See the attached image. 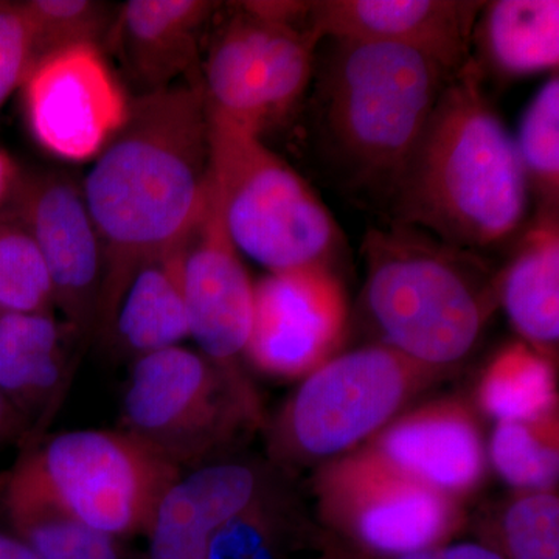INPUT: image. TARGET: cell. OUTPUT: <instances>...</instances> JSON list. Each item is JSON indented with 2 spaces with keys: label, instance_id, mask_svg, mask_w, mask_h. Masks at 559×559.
<instances>
[{
  "label": "cell",
  "instance_id": "18",
  "mask_svg": "<svg viewBox=\"0 0 559 559\" xmlns=\"http://www.w3.org/2000/svg\"><path fill=\"white\" fill-rule=\"evenodd\" d=\"M218 9L207 0H130L110 36L143 94L167 90L198 62V35Z\"/></svg>",
  "mask_w": 559,
  "mask_h": 559
},
{
  "label": "cell",
  "instance_id": "13",
  "mask_svg": "<svg viewBox=\"0 0 559 559\" xmlns=\"http://www.w3.org/2000/svg\"><path fill=\"white\" fill-rule=\"evenodd\" d=\"M253 286L224 226L210 179L209 204L187 240L183 259L190 336L201 355L237 388L259 396L242 370L252 330Z\"/></svg>",
  "mask_w": 559,
  "mask_h": 559
},
{
  "label": "cell",
  "instance_id": "5",
  "mask_svg": "<svg viewBox=\"0 0 559 559\" xmlns=\"http://www.w3.org/2000/svg\"><path fill=\"white\" fill-rule=\"evenodd\" d=\"M454 371L426 366L384 344L337 353L307 374L264 426L271 465L319 468L359 450Z\"/></svg>",
  "mask_w": 559,
  "mask_h": 559
},
{
  "label": "cell",
  "instance_id": "26",
  "mask_svg": "<svg viewBox=\"0 0 559 559\" xmlns=\"http://www.w3.org/2000/svg\"><path fill=\"white\" fill-rule=\"evenodd\" d=\"M477 540L503 559H559V495L513 491L469 516Z\"/></svg>",
  "mask_w": 559,
  "mask_h": 559
},
{
  "label": "cell",
  "instance_id": "7",
  "mask_svg": "<svg viewBox=\"0 0 559 559\" xmlns=\"http://www.w3.org/2000/svg\"><path fill=\"white\" fill-rule=\"evenodd\" d=\"M264 426L259 396L242 392L201 353L178 345L134 360L121 429L178 468L218 460L242 433Z\"/></svg>",
  "mask_w": 559,
  "mask_h": 559
},
{
  "label": "cell",
  "instance_id": "14",
  "mask_svg": "<svg viewBox=\"0 0 559 559\" xmlns=\"http://www.w3.org/2000/svg\"><path fill=\"white\" fill-rule=\"evenodd\" d=\"M14 201L46 261L55 307L79 336L97 331L105 259L83 190L68 176L40 173L22 178Z\"/></svg>",
  "mask_w": 559,
  "mask_h": 559
},
{
  "label": "cell",
  "instance_id": "3",
  "mask_svg": "<svg viewBox=\"0 0 559 559\" xmlns=\"http://www.w3.org/2000/svg\"><path fill=\"white\" fill-rule=\"evenodd\" d=\"M364 252V300L381 344L457 370L498 311V272L474 250L396 221L370 229Z\"/></svg>",
  "mask_w": 559,
  "mask_h": 559
},
{
  "label": "cell",
  "instance_id": "11",
  "mask_svg": "<svg viewBox=\"0 0 559 559\" xmlns=\"http://www.w3.org/2000/svg\"><path fill=\"white\" fill-rule=\"evenodd\" d=\"M22 94L33 138L70 162L95 159L130 114L131 102L95 44L36 62L22 81Z\"/></svg>",
  "mask_w": 559,
  "mask_h": 559
},
{
  "label": "cell",
  "instance_id": "17",
  "mask_svg": "<svg viewBox=\"0 0 559 559\" xmlns=\"http://www.w3.org/2000/svg\"><path fill=\"white\" fill-rule=\"evenodd\" d=\"M280 476L271 463L218 459L182 473L157 506L145 559H205L216 532Z\"/></svg>",
  "mask_w": 559,
  "mask_h": 559
},
{
  "label": "cell",
  "instance_id": "29",
  "mask_svg": "<svg viewBox=\"0 0 559 559\" xmlns=\"http://www.w3.org/2000/svg\"><path fill=\"white\" fill-rule=\"evenodd\" d=\"M53 288L43 253L20 221L0 218V314H50Z\"/></svg>",
  "mask_w": 559,
  "mask_h": 559
},
{
  "label": "cell",
  "instance_id": "24",
  "mask_svg": "<svg viewBox=\"0 0 559 559\" xmlns=\"http://www.w3.org/2000/svg\"><path fill=\"white\" fill-rule=\"evenodd\" d=\"M310 543H325L280 476L213 536L205 559H288Z\"/></svg>",
  "mask_w": 559,
  "mask_h": 559
},
{
  "label": "cell",
  "instance_id": "23",
  "mask_svg": "<svg viewBox=\"0 0 559 559\" xmlns=\"http://www.w3.org/2000/svg\"><path fill=\"white\" fill-rule=\"evenodd\" d=\"M474 43L492 69L507 76L557 72L559 64L558 0L485 2Z\"/></svg>",
  "mask_w": 559,
  "mask_h": 559
},
{
  "label": "cell",
  "instance_id": "22",
  "mask_svg": "<svg viewBox=\"0 0 559 559\" xmlns=\"http://www.w3.org/2000/svg\"><path fill=\"white\" fill-rule=\"evenodd\" d=\"M68 381L62 331L51 314H0V392L17 412L50 409Z\"/></svg>",
  "mask_w": 559,
  "mask_h": 559
},
{
  "label": "cell",
  "instance_id": "25",
  "mask_svg": "<svg viewBox=\"0 0 559 559\" xmlns=\"http://www.w3.org/2000/svg\"><path fill=\"white\" fill-rule=\"evenodd\" d=\"M474 406L496 423L558 411L557 362L521 340L503 345L481 370Z\"/></svg>",
  "mask_w": 559,
  "mask_h": 559
},
{
  "label": "cell",
  "instance_id": "10",
  "mask_svg": "<svg viewBox=\"0 0 559 559\" xmlns=\"http://www.w3.org/2000/svg\"><path fill=\"white\" fill-rule=\"evenodd\" d=\"M240 9L210 46L201 91L210 119L261 135L304 97L320 43L299 25Z\"/></svg>",
  "mask_w": 559,
  "mask_h": 559
},
{
  "label": "cell",
  "instance_id": "16",
  "mask_svg": "<svg viewBox=\"0 0 559 559\" xmlns=\"http://www.w3.org/2000/svg\"><path fill=\"white\" fill-rule=\"evenodd\" d=\"M484 5L469 0H318L308 2L304 27L319 43L330 38L409 47L454 76L473 58Z\"/></svg>",
  "mask_w": 559,
  "mask_h": 559
},
{
  "label": "cell",
  "instance_id": "8",
  "mask_svg": "<svg viewBox=\"0 0 559 559\" xmlns=\"http://www.w3.org/2000/svg\"><path fill=\"white\" fill-rule=\"evenodd\" d=\"M312 495L325 539L355 557H406L451 543L468 528L465 503L359 451L316 468Z\"/></svg>",
  "mask_w": 559,
  "mask_h": 559
},
{
  "label": "cell",
  "instance_id": "36",
  "mask_svg": "<svg viewBox=\"0 0 559 559\" xmlns=\"http://www.w3.org/2000/svg\"><path fill=\"white\" fill-rule=\"evenodd\" d=\"M316 559H333V558H331V555L329 554V551L322 550V555H320V557L316 558Z\"/></svg>",
  "mask_w": 559,
  "mask_h": 559
},
{
  "label": "cell",
  "instance_id": "4",
  "mask_svg": "<svg viewBox=\"0 0 559 559\" xmlns=\"http://www.w3.org/2000/svg\"><path fill=\"white\" fill-rule=\"evenodd\" d=\"M452 75L426 55L373 40H334L322 112L334 146L367 182L392 190Z\"/></svg>",
  "mask_w": 559,
  "mask_h": 559
},
{
  "label": "cell",
  "instance_id": "15",
  "mask_svg": "<svg viewBox=\"0 0 559 559\" xmlns=\"http://www.w3.org/2000/svg\"><path fill=\"white\" fill-rule=\"evenodd\" d=\"M356 451L462 503L487 477V444L477 411L460 396L409 407Z\"/></svg>",
  "mask_w": 559,
  "mask_h": 559
},
{
  "label": "cell",
  "instance_id": "35",
  "mask_svg": "<svg viewBox=\"0 0 559 559\" xmlns=\"http://www.w3.org/2000/svg\"><path fill=\"white\" fill-rule=\"evenodd\" d=\"M17 411L14 409L13 404L3 396L0 392V437L9 433L11 429L16 426Z\"/></svg>",
  "mask_w": 559,
  "mask_h": 559
},
{
  "label": "cell",
  "instance_id": "1",
  "mask_svg": "<svg viewBox=\"0 0 559 559\" xmlns=\"http://www.w3.org/2000/svg\"><path fill=\"white\" fill-rule=\"evenodd\" d=\"M105 259L97 331L105 333L143 261L182 245L210 197L209 116L201 84L142 94L83 183Z\"/></svg>",
  "mask_w": 559,
  "mask_h": 559
},
{
  "label": "cell",
  "instance_id": "33",
  "mask_svg": "<svg viewBox=\"0 0 559 559\" xmlns=\"http://www.w3.org/2000/svg\"><path fill=\"white\" fill-rule=\"evenodd\" d=\"M21 180L22 176L17 165L5 151L0 150V218H2L5 205L16 198Z\"/></svg>",
  "mask_w": 559,
  "mask_h": 559
},
{
  "label": "cell",
  "instance_id": "30",
  "mask_svg": "<svg viewBox=\"0 0 559 559\" xmlns=\"http://www.w3.org/2000/svg\"><path fill=\"white\" fill-rule=\"evenodd\" d=\"M31 38L32 68L57 51L95 44L110 31L108 9L90 0H31L20 3ZM31 68V69H32Z\"/></svg>",
  "mask_w": 559,
  "mask_h": 559
},
{
  "label": "cell",
  "instance_id": "34",
  "mask_svg": "<svg viewBox=\"0 0 559 559\" xmlns=\"http://www.w3.org/2000/svg\"><path fill=\"white\" fill-rule=\"evenodd\" d=\"M0 559H39V557L17 536L0 533Z\"/></svg>",
  "mask_w": 559,
  "mask_h": 559
},
{
  "label": "cell",
  "instance_id": "2",
  "mask_svg": "<svg viewBox=\"0 0 559 559\" xmlns=\"http://www.w3.org/2000/svg\"><path fill=\"white\" fill-rule=\"evenodd\" d=\"M390 193L396 223L474 252L524 226L527 178L476 58L448 81Z\"/></svg>",
  "mask_w": 559,
  "mask_h": 559
},
{
  "label": "cell",
  "instance_id": "20",
  "mask_svg": "<svg viewBox=\"0 0 559 559\" xmlns=\"http://www.w3.org/2000/svg\"><path fill=\"white\" fill-rule=\"evenodd\" d=\"M186 245L187 241L143 261L117 301L105 333L135 359L178 347L190 336L183 289Z\"/></svg>",
  "mask_w": 559,
  "mask_h": 559
},
{
  "label": "cell",
  "instance_id": "21",
  "mask_svg": "<svg viewBox=\"0 0 559 559\" xmlns=\"http://www.w3.org/2000/svg\"><path fill=\"white\" fill-rule=\"evenodd\" d=\"M5 506L17 538L39 559H124L120 539L75 516L25 457L7 484Z\"/></svg>",
  "mask_w": 559,
  "mask_h": 559
},
{
  "label": "cell",
  "instance_id": "9",
  "mask_svg": "<svg viewBox=\"0 0 559 559\" xmlns=\"http://www.w3.org/2000/svg\"><path fill=\"white\" fill-rule=\"evenodd\" d=\"M25 459L75 516L117 539L145 535L183 473L123 429L70 430Z\"/></svg>",
  "mask_w": 559,
  "mask_h": 559
},
{
  "label": "cell",
  "instance_id": "32",
  "mask_svg": "<svg viewBox=\"0 0 559 559\" xmlns=\"http://www.w3.org/2000/svg\"><path fill=\"white\" fill-rule=\"evenodd\" d=\"M325 550L329 551L333 559H369L355 557L347 551H342L337 547L326 543ZM393 559H503L498 551L492 550L487 544L480 540H469V543H451L441 544V546L430 547V549L415 551V554L406 555V557Z\"/></svg>",
  "mask_w": 559,
  "mask_h": 559
},
{
  "label": "cell",
  "instance_id": "28",
  "mask_svg": "<svg viewBox=\"0 0 559 559\" xmlns=\"http://www.w3.org/2000/svg\"><path fill=\"white\" fill-rule=\"evenodd\" d=\"M514 139L530 193L540 210H558L559 193V79L550 76L532 98Z\"/></svg>",
  "mask_w": 559,
  "mask_h": 559
},
{
  "label": "cell",
  "instance_id": "27",
  "mask_svg": "<svg viewBox=\"0 0 559 559\" xmlns=\"http://www.w3.org/2000/svg\"><path fill=\"white\" fill-rule=\"evenodd\" d=\"M487 454L514 491L557 489L559 409L538 418L496 423Z\"/></svg>",
  "mask_w": 559,
  "mask_h": 559
},
{
  "label": "cell",
  "instance_id": "19",
  "mask_svg": "<svg viewBox=\"0 0 559 559\" xmlns=\"http://www.w3.org/2000/svg\"><path fill=\"white\" fill-rule=\"evenodd\" d=\"M499 308L521 341L557 362L559 345L558 210H540L510 263L498 272Z\"/></svg>",
  "mask_w": 559,
  "mask_h": 559
},
{
  "label": "cell",
  "instance_id": "12",
  "mask_svg": "<svg viewBox=\"0 0 559 559\" xmlns=\"http://www.w3.org/2000/svg\"><path fill=\"white\" fill-rule=\"evenodd\" d=\"M348 305L331 267L270 272L253 286L246 360L283 380H304L340 353Z\"/></svg>",
  "mask_w": 559,
  "mask_h": 559
},
{
  "label": "cell",
  "instance_id": "31",
  "mask_svg": "<svg viewBox=\"0 0 559 559\" xmlns=\"http://www.w3.org/2000/svg\"><path fill=\"white\" fill-rule=\"evenodd\" d=\"M31 68V38L20 3H0V106Z\"/></svg>",
  "mask_w": 559,
  "mask_h": 559
},
{
  "label": "cell",
  "instance_id": "6",
  "mask_svg": "<svg viewBox=\"0 0 559 559\" xmlns=\"http://www.w3.org/2000/svg\"><path fill=\"white\" fill-rule=\"evenodd\" d=\"M210 179L238 252L270 272L331 267L336 221L255 132L209 117Z\"/></svg>",
  "mask_w": 559,
  "mask_h": 559
}]
</instances>
